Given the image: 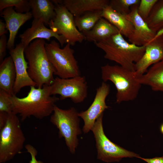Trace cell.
I'll return each mask as SVG.
<instances>
[{"instance_id": "cell-16", "label": "cell", "mask_w": 163, "mask_h": 163, "mask_svg": "<svg viewBox=\"0 0 163 163\" xmlns=\"http://www.w3.org/2000/svg\"><path fill=\"white\" fill-rule=\"evenodd\" d=\"M4 18L6 28L9 32L7 48L9 50L14 48L15 39L21 27L33 17L31 12L20 13L16 12L13 7L7 8L1 12Z\"/></svg>"}, {"instance_id": "cell-18", "label": "cell", "mask_w": 163, "mask_h": 163, "mask_svg": "<svg viewBox=\"0 0 163 163\" xmlns=\"http://www.w3.org/2000/svg\"><path fill=\"white\" fill-rule=\"evenodd\" d=\"M102 17L115 26L123 36L128 39L132 34L134 27L131 22L126 15L117 12L109 5L102 10Z\"/></svg>"}, {"instance_id": "cell-12", "label": "cell", "mask_w": 163, "mask_h": 163, "mask_svg": "<svg viewBox=\"0 0 163 163\" xmlns=\"http://www.w3.org/2000/svg\"><path fill=\"white\" fill-rule=\"evenodd\" d=\"M145 47L144 54L135 64V73L138 78L151 66L163 60V31H158L154 38Z\"/></svg>"}, {"instance_id": "cell-3", "label": "cell", "mask_w": 163, "mask_h": 163, "mask_svg": "<svg viewBox=\"0 0 163 163\" xmlns=\"http://www.w3.org/2000/svg\"><path fill=\"white\" fill-rule=\"evenodd\" d=\"M43 39H36L25 49L24 54L27 61V71L29 76L37 87L44 85H51L54 80L55 69L46 54Z\"/></svg>"}, {"instance_id": "cell-15", "label": "cell", "mask_w": 163, "mask_h": 163, "mask_svg": "<svg viewBox=\"0 0 163 163\" xmlns=\"http://www.w3.org/2000/svg\"><path fill=\"white\" fill-rule=\"evenodd\" d=\"M19 37L21 39V42L25 48L35 39H46L49 41L52 37L56 38L62 47L64 44L67 43L62 36L46 27L41 19H34L31 27L20 34Z\"/></svg>"}, {"instance_id": "cell-19", "label": "cell", "mask_w": 163, "mask_h": 163, "mask_svg": "<svg viewBox=\"0 0 163 163\" xmlns=\"http://www.w3.org/2000/svg\"><path fill=\"white\" fill-rule=\"evenodd\" d=\"M119 33L115 26L106 19L102 18L91 30L83 34L85 40L95 43Z\"/></svg>"}, {"instance_id": "cell-31", "label": "cell", "mask_w": 163, "mask_h": 163, "mask_svg": "<svg viewBox=\"0 0 163 163\" xmlns=\"http://www.w3.org/2000/svg\"><path fill=\"white\" fill-rule=\"evenodd\" d=\"M137 158H140L147 163H163V157H156L151 158H144L140 156Z\"/></svg>"}, {"instance_id": "cell-2", "label": "cell", "mask_w": 163, "mask_h": 163, "mask_svg": "<svg viewBox=\"0 0 163 163\" xmlns=\"http://www.w3.org/2000/svg\"><path fill=\"white\" fill-rule=\"evenodd\" d=\"M95 44L104 52L105 59L133 72L135 71V63L145 50V46H139L128 42L120 33Z\"/></svg>"}, {"instance_id": "cell-10", "label": "cell", "mask_w": 163, "mask_h": 163, "mask_svg": "<svg viewBox=\"0 0 163 163\" xmlns=\"http://www.w3.org/2000/svg\"><path fill=\"white\" fill-rule=\"evenodd\" d=\"M88 88L84 76L80 75L67 79L57 77L50 85V94L59 95L60 100L69 98L74 103H79L87 97Z\"/></svg>"}, {"instance_id": "cell-30", "label": "cell", "mask_w": 163, "mask_h": 163, "mask_svg": "<svg viewBox=\"0 0 163 163\" xmlns=\"http://www.w3.org/2000/svg\"><path fill=\"white\" fill-rule=\"evenodd\" d=\"M25 147L27 152L31 155V159L29 163H43V162L37 160L36 156L37 154V151L35 148L29 144L26 145Z\"/></svg>"}, {"instance_id": "cell-22", "label": "cell", "mask_w": 163, "mask_h": 163, "mask_svg": "<svg viewBox=\"0 0 163 163\" xmlns=\"http://www.w3.org/2000/svg\"><path fill=\"white\" fill-rule=\"evenodd\" d=\"M32 17L34 19L42 20L46 26L56 16L55 6L49 0H29Z\"/></svg>"}, {"instance_id": "cell-8", "label": "cell", "mask_w": 163, "mask_h": 163, "mask_svg": "<svg viewBox=\"0 0 163 163\" xmlns=\"http://www.w3.org/2000/svg\"><path fill=\"white\" fill-rule=\"evenodd\" d=\"M103 113L96 120L91 130L96 141L98 159L106 162H118L124 158H138L139 155L111 142L105 134L103 126Z\"/></svg>"}, {"instance_id": "cell-26", "label": "cell", "mask_w": 163, "mask_h": 163, "mask_svg": "<svg viewBox=\"0 0 163 163\" xmlns=\"http://www.w3.org/2000/svg\"><path fill=\"white\" fill-rule=\"evenodd\" d=\"M140 0H111L109 5L117 12L126 15L130 11L132 6L139 5Z\"/></svg>"}, {"instance_id": "cell-1", "label": "cell", "mask_w": 163, "mask_h": 163, "mask_svg": "<svg viewBox=\"0 0 163 163\" xmlns=\"http://www.w3.org/2000/svg\"><path fill=\"white\" fill-rule=\"evenodd\" d=\"M36 87H30L24 97L19 98L15 95L11 97L13 112L19 114L22 121L31 116L41 119L50 116L53 112L55 103L60 100L50 94V85Z\"/></svg>"}, {"instance_id": "cell-13", "label": "cell", "mask_w": 163, "mask_h": 163, "mask_svg": "<svg viewBox=\"0 0 163 163\" xmlns=\"http://www.w3.org/2000/svg\"><path fill=\"white\" fill-rule=\"evenodd\" d=\"M24 45L20 42L14 48L9 50V53L14 62L16 76L13 89L14 95L18 93L22 88L27 86L37 87L36 83L31 78L27 70L28 63L25 59Z\"/></svg>"}, {"instance_id": "cell-28", "label": "cell", "mask_w": 163, "mask_h": 163, "mask_svg": "<svg viewBox=\"0 0 163 163\" xmlns=\"http://www.w3.org/2000/svg\"><path fill=\"white\" fill-rule=\"evenodd\" d=\"M12 95L5 91L0 89V112L10 113L13 112V105L11 100Z\"/></svg>"}, {"instance_id": "cell-29", "label": "cell", "mask_w": 163, "mask_h": 163, "mask_svg": "<svg viewBox=\"0 0 163 163\" xmlns=\"http://www.w3.org/2000/svg\"><path fill=\"white\" fill-rule=\"evenodd\" d=\"M7 38L5 34L0 36V62L4 60L6 55V48L7 45Z\"/></svg>"}, {"instance_id": "cell-23", "label": "cell", "mask_w": 163, "mask_h": 163, "mask_svg": "<svg viewBox=\"0 0 163 163\" xmlns=\"http://www.w3.org/2000/svg\"><path fill=\"white\" fill-rule=\"evenodd\" d=\"M102 10L89 11L80 15L74 17L77 27L83 33L91 30L102 18Z\"/></svg>"}, {"instance_id": "cell-5", "label": "cell", "mask_w": 163, "mask_h": 163, "mask_svg": "<svg viewBox=\"0 0 163 163\" xmlns=\"http://www.w3.org/2000/svg\"><path fill=\"white\" fill-rule=\"evenodd\" d=\"M25 138L17 115L8 113L6 123L0 130V163L12 159L24 147Z\"/></svg>"}, {"instance_id": "cell-25", "label": "cell", "mask_w": 163, "mask_h": 163, "mask_svg": "<svg viewBox=\"0 0 163 163\" xmlns=\"http://www.w3.org/2000/svg\"><path fill=\"white\" fill-rule=\"evenodd\" d=\"M14 7V10L18 13H24L30 12L31 9L29 1L28 0H0V11L5 8Z\"/></svg>"}, {"instance_id": "cell-35", "label": "cell", "mask_w": 163, "mask_h": 163, "mask_svg": "<svg viewBox=\"0 0 163 163\" xmlns=\"http://www.w3.org/2000/svg\"></svg>"}, {"instance_id": "cell-4", "label": "cell", "mask_w": 163, "mask_h": 163, "mask_svg": "<svg viewBox=\"0 0 163 163\" xmlns=\"http://www.w3.org/2000/svg\"><path fill=\"white\" fill-rule=\"evenodd\" d=\"M101 70L103 82H112L116 88L117 103L133 101L137 98L142 85L135 72L119 65L108 64L102 66Z\"/></svg>"}, {"instance_id": "cell-33", "label": "cell", "mask_w": 163, "mask_h": 163, "mask_svg": "<svg viewBox=\"0 0 163 163\" xmlns=\"http://www.w3.org/2000/svg\"><path fill=\"white\" fill-rule=\"evenodd\" d=\"M8 29L6 28L5 23L0 20V36L7 34Z\"/></svg>"}, {"instance_id": "cell-24", "label": "cell", "mask_w": 163, "mask_h": 163, "mask_svg": "<svg viewBox=\"0 0 163 163\" xmlns=\"http://www.w3.org/2000/svg\"><path fill=\"white\" fill-rule=\"evenodd\" d=\"M145 21L156 33L163 27V0H158Z\"/></svg>"}, {"instance_id": "cell-34", "label": "cell", "mask_w": 163, "mask_h": 163, "mask_svg": "<svg viewBox=\"0 0 163 163\" xmlns=\"http://www.w3.org/2000/svg\"><path fill=\"white\" fill-rule=\"evenodd\" d=\"M160 130L161 133L163 134V123L161 124L160 126Z\"/></svg>"}, {"instance_id": "cell-20", "label": "cell", "mask_w": 163, "mask_h": 163, "mask_svg": "<svg viewBox=\"0 0 163 163\" xmlns=\"http://www.w3.org/2000/svg\"><path fill=\"white\" fill-rule=\"evenodd\" d=\"M16 76L15 69L11 56L5 58L0 65V89L14 95L13 89Z\"/></svg>"}, {"instance_id": "cell-14", "label": "cell", "mask_w": 163, "mask_h": 163, "mask_svg": "<svg viewBox=\"0 0 163 163\" xmlns=\"http://www.w3.org/2000/svg\"><path fill=\"white\" fill-rule=\"evenodd\" d=\"M139 5L132 6L130 12L126 15L134 27L133 33L128 39L131 43L139 46H143L153 39L157 33L151 29L138 14L137 8Z\"/></svg>"}, {"instance_id": "cell-11", "label": "cell", "mask_w": 163, "mask_h": 163, "mask_svg": "<svg viewBox=\"0 0 163 163\" xmlns=\"http://www.w3.org/2000/svg\"><path fill=\"white\" fill-rule=\"evenodd\" d=\"M110 86L103 82L96 90V94L91 105L86 110L78 113V116L83 120L84 124L82 130L85 133H88L93 127L97 119L105 110L108 108L106 99L110 92Z\"/></svg>"}, {"instance_id": "cell-9", "label": "cell", "mask_w": 163, "mask_h": 163, "mask_svg": "<svg viewBox=\"0 0 163 163\" xmlns=\"http://www.w3.org/2000/svg\"><path fill=\"white\" fill-rule=\"evenodd\" d=\"M56 16L50 22V29L62 36L67 43L74 46L77 42L82 43L85 40L84 36L78 29L75 24L74 16L63 5L55 0Z\"/></svg>"}, {"instance_id": "cell-6", "label": "cell", "mask_w": 163, "mask_h": 163, "mask_svg": "<svg viewBox=\"0 0 163 163\" xmlns=\"http://www.w3.org/2000/svg\"><path fill=\"white\" fill-rule=\"evenodd\" d=\"M50 121L59 129V138H64L70 152L74 153L78 144V136L82 133L79 113L73 107L64 110L56 105Z\"/></svg>"}, {"instance_id": "cell-17", "label": "cell", "mask_w": 163, "mask_h": 163, "mask_svg": "<svg viewBox=\"0 0 163 163\" xmlns=\"http://www.w3.org/2000/svg\"><path fill=\"white\" fill-rule=\"evenodd\" d=\"M62 4L74 16H77L86 12L102 10L109 5L108 0H56Z\"/></svg>"}, {"instance_id": "cell-32", "label": "cell", "mask_w": 163, "mask_h": 163, "mask_svg": "<svg viewBox=\"0 0 163 163\" xmlns=\"http://www.w3.org/2000/svg\"><path fill=\"white\" fill-rule=\"evenodd\" d=\"M8 114L6 112H0V130L4 126L6 123Z\"/></svg>"}, {"instance_id": "cell-7", "label": "cell", "mask_w": 163, "mask_h": 163, "mask_svg": "<svg viewBox=\"0 0 163 163\" xmlns=\"http://www.w3.org/2000/svg\"><path fill=\"white\" fill-rule=\"evenodd\" d=\"M67 43L61 49L59 44L55 40L45 44L47 57L55 70L54 75L61 78H69L80 75L78 62L74 55V50Z\"/></svg>"}, {"instance_id": "cell-21", "label": "cell", "mask_w": 163, "mask_h": 163, "mask_svg": "<svg viewBox=\"0 0 163 163\" xmlns=\"http://www.w3.org/2000/svg\"><path fill=\"white\" fill-rule=\"evenodd\" d=\"M139 81L141 85L149 86L154 91L163 92V60L151 66Z\"/></svg>"}, {"instance_id": "cell-27", "label": "cell", "mask_w": 163, "mask_h": 163, "mask_svg": "<svg viewBox=\"0 0 163 163\" xmlns=\"http://www.w3.org/2000/svg\"><path fill=\"white\" fill-rule=\"evenodd\" d=\"M158 0H140L137 8L139 15L145 21Z\"/></svg>"}]
</instances>
